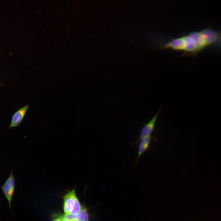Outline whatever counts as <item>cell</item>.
Returning a JSON list of instances; mask_svg holds the SVG:
<instances>
[{"label":"cell","instance_id":"1","mask_svg":"<svg viewBox=\"0 0 221 221\" xmlns=\"http://www.w3.org/2000/svg\"><path fill=\"white\" fill-rule=\"evenodd\" d=\"M220 32L208 27L172 38L159 48L182 51V56L195 57L208 47L220 48Z\"/></svg>","mask_w":221,"mask_h":221},{"label":"cell","instance_id":"11","mask_svg":"<svg viewBox=\"0 0 221 221\" xmlns=\"http://www.w3.org/2000/svg\"><path fill=\"white\" fill-rule=\"evenodd\" d=\"M71 221H79V220H78L76 218Z\"/></svg>","mask_w":221,"mask_h":221},{"label":"cell","instance_id":"9","mask_svg":"<svg viewBox=\"0 0 221 221\" xmlns=\"http://www.w3.org/2000/svg\"><path fill=\"white\" fill-rule=\"evenodd\" d=\"M64 217L69 221H71L76 218V215H74L70 213L64 214L63 215Z\"/></svg>","mask_w":221,"mask_h":221},{"label":"cell","instance_id":"5","mask_svg":"<svg viewBox=\"0 0 221 221\" xmlns=\"http://www.w3.org/2000/svg\"><path fill=\"white\" fill-rule=\"evenodd\" d=\"M29 107L27 105L17 111L12 116L11 123L8 129L18 126L24 118Z\"/></svg>","mask_w":221,"mask_h":221},{"label":"cell","instance_id":"7","mask_svg":"<svg viewBox=\"0 0 221 221\" xmlns=\"http://www.w3.org/2000/svg\"><path fill=\"white\" fill-rule=\"evenodd\" d=\"M76 215V218L79 221H89V216L87 209L83 206L81 210Z\"/></svg>","mask_w":221,"mask_h":221},{"label":"cell","instance_id":"2","mask_svg":"<svg viewBox=\"0 0 221 221\" xmlns=\"http://www.w3.org/2000/svg\"><path fill=\"white\" fill-rule=\"evenodd\" d=\"M13 170L11 169L10 175L3 184L1 187L3 192L7 199L9 207H11V203L15 189V178L13 175Z\"/></svg>","mask_w":221,"mask_h":221},{"label":"cell","instance_id":"4","mask_svg":"<svg viewBox=\"0 0 221 221\" xmlns=\"http://www.w3.org/2000/svg\"><path fill=\"white\" fill-rule=\"evenodd\" d=\"M163 106L160 108L157 114L143 127L141 132L140 136L138 139L134 143V145L138 143L144 137L151 135L155 128V124L161 111L162 108Z\"/></svg>","mask_w":221,"mask_h":221},{"label":"cell","instance_id":"3","mask_svg":"<svg viewBox=\"0 0 221 221\" xmlns=\"http://www.w3.org/2000/svg\"><path fill=\"white\" fill-rule=\"evenodd\" d=\"M63 210L64 214H70L79 200L76 196L75 189H73L63 196Z\"/></svg>","mask_w":221,"mask_h":221},{"label":"cell","instance_id":"10","mask_svg":"<svg viewBox=\"0 0 221 221\" xmlns=\"http://www.w3.org/2000/svg\"><path fill=\"white\" fill-rule=\"evenodd\" d=\"M60 221H69L66 218H65L64 217L63 215L60 219Z\"/></svg>","mask_w":221,"mask_h":221},{"label":"cell","instance_id":"8","mask_svg":"<svg viewBox=\"0 0 221 221\" xmlns=\"http://www.w3.org/2000/svg\"><path fill=\"white\" fill-rule=\"evenodd\" d=\"M63 215L59 213H56L52 214V219L51 221H60V219Z\"/></svg>","mask_w":221,"mask_h":221},{"label":"cell","instance_id":"6","mask_svg":"<svg viewBox=\"0 0 221 221\" xmlns=\"http://www.w3.org/2000/svg\"><path fill=\"white\" fill-rule=\"evenodd\" d=\"M151 138L152 137L150 135L144 137L140 140L135 164L141 156L148 149Z\"/></svg>","mask_w":221,"mask_h":221}]
</instances>
